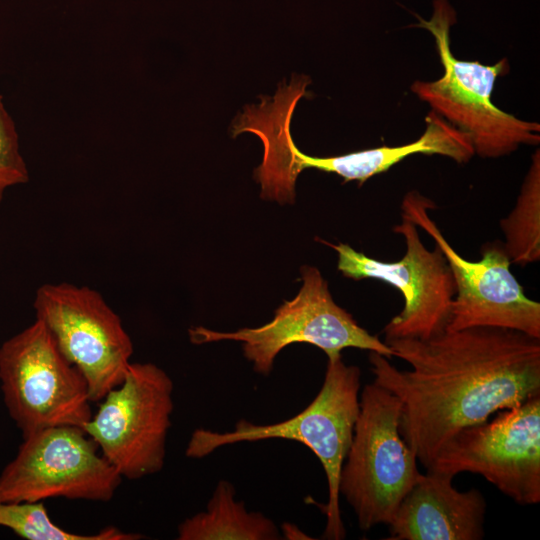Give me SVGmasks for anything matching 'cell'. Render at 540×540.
Returning <instances> with one entry per match:
<instances>
[{
	"mask_svg": "<svg viewBox=\"0 0 540 540\" xmlns=\"http://www.w3.org/2000/svg\"><path fill=\"white\" fill-rule=\"evenodd\" d=\"M384 342L411 369L369 351L373 381L402 402L400 433L426 470L460 430L540 395V338L473 327Z\"/></svg>",
	"mask_w": 540,
	"mask_h": 540,
	"instance_id": "1",
	"label": "cell"
},
{
	"mask_svg": "<svg viewBox=\"0 0 540 540\" xmlns=\"http://www.w3.org/2000/svg\"><path fill=\"white\" fill-rule=\"evenodd\" d=\"M360 387V368L346 365L341 354L330 357L321 389L300 413L273 424L241 419L229 432L196 429L189 439L186 456L200 459L226 445L267 439L304 444L319 459L327 478L328 501L323 508L326 526L322 536L329 540L344 539L346 530L339 506V479L359 413Z\"/></svg>",
	"mask_w": 540,
	"mask_h": 540,
	"instance_id": "2",
	"label": "cell"
},
{
	"mask_svg": "<svg viewBox=\"0 0 540 540\" xmlns=\"http://www.w3.org/2000/svg\"><path fill=\"white\" fill-rule=\"evenodd\" d=\"M417 17L419 23L413 26L424 28L434 36L444 72L435 81H415L411 91L432 111L467 134L475 154L482 158H498L514 152L520 145L539 144V123L519 119L491 101L497 78L509 71L507 59L484 65L454 57L450 28L457 20L448 0H434L429 20Z\"/></svg>",
	"mask_w": 540,
	"mask_h": 540,
	"instance_id": "3",
	"label": "cell"
},
{
	"mask_svg": "<svg viewBox=\"0 0 540 540\" xmlns=\"http://www.w3.org/2000/svg\"><path fill=\"white\" fill-rule=\"evenodd\" d=\"M402 402L374 381L360 393L359 413L341 469L339 494L352 507L359 528L389 524L421 473L400 433Z\"/></svg>",
	"mask_w": 540,
	"mask_h": 540,
	"instance_id": "4",
	"label": "cell"
},
{
	"mask_svg": "<svg viewBox=\"0 0 540 540\" xmlns=\"http://www.w3.org/2000/svg\"><path fill=\"white\" fill-rule=\"evenodd\" d=\"M0 382L23 437L57 426L83 429L93 415L84 375L38 319L1 345Z\"/></svg>",
	"mask_w": 540,
	"mask_h": 540,
	"instance_id": "5",
	"label": "cell"
},
{
	"mask_svg": "<svg viewBox=\"0 0 540 540\" xmlns=\"http://www.w3.org/2000/svg\"><path fill=\"white\" fill-rule=\"evenodd\" d=\"M301 279L298 294L277 308L268 323L234 332L192 327L190 341L193 344L223 340L242 342L245 358L253 364L255 372L265 376L272 371L280 351L294 343L314 345L327 358L341 354V350L348 347L374 351L389 359L393 356L384 341L361 327L349 312L334 302L328 283L317 268L303 266Z\"/></svg>",
	"mask_w": 540,
	"mask_h": 540,
	"instance_id": "6",
	"label": "cell"
},
{
	"mask_svg": "<svg viewBox=\"0 0 540 540\" xmlns=\"http://www.w3.org/2000/svg\"><path fill=\"white\" fill-rule=\"evenodd\" d=\"M433 201L409 191L401 203V217L423 229L442 251L450 267L455 296L445 331L496 327L540 338V303L526 296L510 270L511 260L502 242H488L478 261L463 258L446 240L428 210Z\"/></svg>",
	"mask_w": 540,
	"mask_h": 540,
	"instance_id": "7",
	"label": "cell"
},
{
	"mask_svg": "<svg viewBox=\"0 0 540 540\" xmlns=\"http://www.w3.org/2000/svg\"><path fill=\"white\" fill-rule=\"evenodd\" d=\"M173 388L157 365L130 363L123 381L101 399L84 426L122 478L137 480L163 468Z\"/></svg>",
	"mask_w": 540,
	"mask_h": 540,
	"instance_id": "8",
	"label": "cell"
},
{
	"mask_svg": "<svg viewBox=\"0 0 540 540\" xmlns=\"http://www.w3.org/2000/svg\"><path fill=\"white\" fill-rule=\"evenodd\" d=\"M23 439L0 474V502L113 498L122 477L84 429L50 427Z\"/></svg>",
	"mask_w": 540,
	"mask_h": 540,
	"instance_id": "9",
	"label": "cell"
},
{
	"mask_svg": "<svg viewBox=\"0 0 540 540\" xmlns=\"http://www.w3.org/2000/svg\"><path fill=\"white\" fill-rule=\"evenodd\" d=\"M426 471L483 476L519 505L540 502V395L457 432Z\"/></svg>",
	"mask_w": 540,
	"mask_h": 540,
	"instance_id": "10",
	"label": "cell"
},
{
	"mask_svg": "<svg viewBox=\"0 0 540 540\" xmlns=\"http://www.w3.org/2000/svg\"><path fill=\"white\" fill-rule=\"evenodd\" d=\"M33 307L36 319L84 375L92 402L101 401L123 381L133 343L99 292L66 282L44 284L36 291Z\"/></svg>",
	"mask_w": 540,
	"mask_h": 540,
	"instance_id": "11",
	"label": "cell"
},
{
	"mask_svg": "<svg viewBox=\"0 0 540 540\" xmlns=\"http://www.w3.org/2000/svg\"><path fill=\"white\" fill-rule=\"evenodd\" d=\"M403 236L406 251L394 262L380 261L348 244L322 241L338 254V270L353 280L375 279L398 289L402 311L383 328L384 341L399 338L430 339L446 330L455 296L454 279L442 251L422 243L417 226L406 218L393 227Z\"/></svg>",
	"mask_w": 540,
	"mask_h": 540,
	"instance_id": "12",
	"label": "cell"
},
{
	"mask_svg": "<svg viewBox=\"0 0 540 540\" xmlns=\"http://www.w3.org/2000/svg\"><path fill=\"white\" fill-rule=\"evenodd\" d=\"M452 477L426 471L389 522L387 540H481L487 503L481 491H458Z\"/></svg>",
	"mask_w": 540,
	"mask_h": 540,
	"instance_id": "13",
	"label": "cell"
},
{
	"mask_svg": "<svg viewBox=\"0 0 540 540\" xmlns=\"http://www.w3.org/2000/svg\"><path fill=\"white\" fill-rule=\"evenodd\" d=\"M425 123V131L416 141L401 146H381L332 157L309 156L294 146L289 153L288 167L294 175L306 168H315L335 173L344 182L358 181L360 186L413 154H439L459 164L468 162L475 154L469 136L434 111L427 114Z\"/></svg>",
	"mask_w": 540,
	"mask_h": 540,
	"instance_id": "14",
	"label": "cell"
},
{
	"mask_svg": "<svg viewBox=\"0 0 540 540\" xmlns=\"http://www.w3.org/2000/svg\"><path fill=\"white\" fill-rule=\"evenodd\" d=\"M235 488L220 480L205 511L185 519L178 526V540H278L276 524L261 512H249L235 500Z\"/></svg>",
	"mask_w": 540,
	"mask_h": 540,
	"instance_id": "15",
	"label": "cell"
},
{
	"mask_svg": "<svg viewBox=\"0 0 540 540\" xmlns=\"http://www.w3.org/2000/svg\"><path fill=\"white\" fill-rule=\"evenodd\" d=\"M511 263L525 266L540 260V151L532 156L516 204L500 221Z\"/></svg>",
	"mask_w": 540,
	"mask_h": 540,
	"instance_id": "16",
	"label": "cell"
},
{
	"mask_svg": "<svg viewBox=\"0 0 540 540\" xmlns=\"http://www.w3.org/2000/svg\"><path fill=\"white\" fill-rule=\"evenodd\" d=\"M0 526L27 540H138L143 535L106 527L92 535L72 533L57 526L40 502H0Z\"/></svg>",
	"mask_w": 540,
	"mask_h": 540,
	"instance_id": "17",
	"label": "cell"
},
{
	"mask_svg": "<svg viewBox=\"0 0 540 540\" xmlns=\"http://www.w3.org/2000/svg\"><path fill=\"white\" fill-rule=\"evenodd\" d=\"M28 181L29 172L20 153L15 124L0 95V202L7 188Z\"/></svg>",
	"mask_w": 540,
	"mask_h": 540,
	"instance_id": "18",
	"label": "cell"
}]
</instances>
